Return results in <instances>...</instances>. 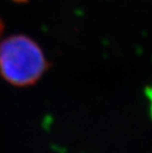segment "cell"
<instances>
[{
  "mask_svg": "<svg viewBox=\"0 0 152 153\" xmlns=\"http://www.w3.org/2000/svg\"><path fill=\"white\" fill-rule=\"evenodd\" d=\"M47 68L41 48L26 36H11L0 43V74L15 86L36 83Z\"/></svg>",
  "mask_w": 152,
  "mask_h": 153,
  "instance_id": "6da1fadb",
  "label": "cell"
},
{
  "mask_svg": "<svg viewBox=\"0 0 152 153\" xmlns=\"http://www.w3.org/2000/svg\"><path fill=\"white\" fill-rule=\"evenodd\" d=\"M2 31H3V25H2L1 21H0V34L2 33Z\"/></svg>",
  "mask_w": 152,
  "mask_h": 153,
  "instance_id": "7a4b0ae2",
  "label": "cell"
}]
</instances>
